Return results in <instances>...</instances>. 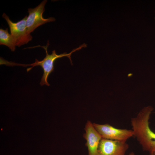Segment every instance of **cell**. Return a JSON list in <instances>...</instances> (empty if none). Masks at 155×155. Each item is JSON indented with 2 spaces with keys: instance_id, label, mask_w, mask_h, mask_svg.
Segmentation results:
<instances>
[{
  "instance_id": "cell-5",
  "label": "cell",
  "mask_w": 155,
  "mask_h": 155,
  "mask_svg": "<svg viewBox=\"0 0 155 155\" xmlns=\"http://www.w3.org/2000/svg\"><path fill=\"white\" fill-rule=\"evenodd\" d=\"M44 0L35 7L28 9L29 14L26 20V25L28 32L30 34L37 27L46 23L54 22L55 18L51 17L44 18L43 14L45 11V6L47 2Z\"/></svg>"
},
{
  "instance_id": "cell-7",
  "label": "cell",
  "mask_w": 155,
  "mask_h": 155,
  "mask_svg": "<svg viewBox=\"0 0 155 155\" xmlns=\"http://www.w3.org/2000/svg\"><path fill=\"white\" fill-rule=\"evenodd\" d=\"M84 129L83 136L86 141L85 145L88 148V155H98V149L102 137L89 121H87Z\"/></svg>"
},
{
  "instance_id": "cell-4",
  "label": "cell",
  "mask_w": 155,
  "mask_h": 155,
  "mask_svg": "<svg viewBox=\"0 0 155 155\" xmlns=\"http://www.w3.org/2000/svg\"><path fill=\"white\" fill-rule=\"evenodd\" d=\"M93 124L102 138L126 142L128 139L133 135L132 130L118 129L108 123Z\"/></svg>"
},
{
  "instance_id": "cell-9",
  "label": "cell",
  "mask_w": 155,
  "mask_h": 155,
  "mask_svg": "<svg viewBox=\"0 0 155 155\" xmlns=\"http://www.w3.org/2000/svg\"><path fill=\"white\" fill-rule=\"evenodd\" d=\"M129 155H135L134 153L133 152H131L129 154Z\"/></svg>"
},
{
  "instance_id": "cell-6",
  "label": "cell",
  "mask_w": 155,
  "mask_h": 155,
  "mask_svg": "<svg viewBox=\"0 0 155 155\" xmlns=\"http://www.w3.org/2000/svg\"><path fill=\"white\" fill-rule=\"evenodd\" d=\"M129 148L126 142L102 138L100 142L98 155H125Z\"/></svg>"
},
{
  "instance_id": "cell-2",
  "label": "cell",
  "mask_w": 155,
  "mask_h": 155,
  "mask_svg": "<svg viewBox=\"0 0 155 155\" xmlns=\"http://www.w3.org/2000/svg\"><path fill=\"white\" fill-rule=\"evenodd\" d=\"M49 45V42H48L46 46H41L44 49L46 53V56L42 60L39 61L36 59L34 63L29 64L17 63L14 62H12L11 63V66H20L24 67L32 66V67H31L27 69V72L29 71L35 66H41L43 69V74L40 83V84L41 86L46 85L49 86H50V84L48 82V78L50 74L54 71V64L55 61L58 58L66 57L69 58L71 64L72 65L71 59V55L72 53L81 49L83 48L86 47L87 46L86 44L84 43L80 46L78 47L73 49L69 53H67L65 52L59 55H58L56 53L55 50H54L52 51V54L49 55L48 54L47 50Z\"/></svg>"
},
{
  "instance_id": "cell-3",
  "label": "cell",
  "mask_w": 155,
  "mask_h": 155,
  "mask_svg": "<svg viewBox=\"0 0 155 155\" xmlns=\"http://www.w3.org/2000/svg\"><path fill=\"white\" fill-rule=\"evenodd\" d=\"M2 17L6 21L9 26L10 34L14 39L16 46L19 47L32 40V37L28 32L26 26L27 16L16 23L12 21L4 13Z\"/></svg>"
},
{
  "instance_id": "cell-1",
  "label": "cell",
  "mask_w": 155,
  "mask_h": 155,
  "mask_svg": "<svg viewBox=\"0 0 155 155\" xmlns=\"http://www.w3.org/2000/svg\"><path fill=\"white\" fill-rule=\"evenodd\" d=\"M153 111L146 107L131 119L133 135L142 148L149 155H155V133L150 129L149 120Z\"/></svg>"
},
{
  "instance_id": "cell-8",
  "label": "cell",
  "mask_w": 155,
  "mask_h": 155,
  "mask_svg": "<svg viewBox=\"0 0 155 155\" xmlns=\"http://www.w3.org/2000/svg\"><path fill=\"white\" fill-rule=\"evenodd\" d=\"M0 44L7 46L12 51L16 50V46L14 39L9 33L7 28L5 30L0 29Z\"/></svg>"
}]
</instances>
